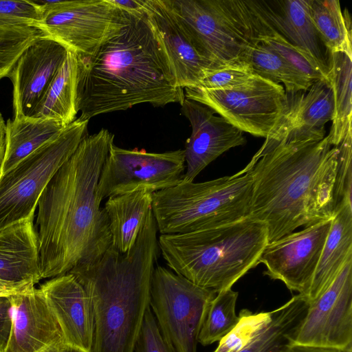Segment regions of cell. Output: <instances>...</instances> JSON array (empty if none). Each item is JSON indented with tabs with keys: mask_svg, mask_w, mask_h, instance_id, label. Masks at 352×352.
<instances>
[{
	"mask_svg": "<svg viewBox=\"0 0 352 352\" xmlns=\"http://www.w3.org/2000/svg\"><path fill=\"white\" fill-rule=\"evenodd\" d=\"M185 98L215 111L243 132L266 138L287 104L280 84L258 76L250 82L223 89H184Z\"/></svg>",
	"mask_w": 352,
	"mask_h": 352,
	"instance_id": "cell-11",
	"label": "cell"
},
{
	"mask_svg": "<svg viewBox=\"0 0 352 352\" xmlns=\"http://www.w3.org/2000/svg\"><path fill=\"white\" fill-rule=\"evenodd\" d=\"M308 308L307 299L298 294L271 311L242 309L236 327L212 352H286L294 342Z\"/></svg>",
	"mask_w": 352,
	"mask_h": 352,
	"instance_id": "cell-13",
	"label": "cell"
},
{
	"mask_svg": "<svg viewBox=\"0 0 352 352\" xmlns=\"http://www.w3.org/2000/svg\"><path fill=\"white\" fill-rule=\"evenodd\" d=\"M66 126L50 119H8L6 123V146L0 175L58 135Z\"/></svg>",
	"mask_w": 352,
	"mask_h": 352,
	"instance_id": "cell-26",
	"label": "cell"
},
{
	"mask_svg": "<svg viewBox=\"0 0 352 352\" xmlns=\"http://www.w3.org/2000/svg\"><path fill=\"white\" fill-rule=\"evenodd\" d=\"M65 350H69L63 342H56L52 344L38 352H63Z\"/></svg>",
	"mask_w": 352,
	"mask_h": 352,
	"instance_id": "cell-43",
	"label": "cell"
},
{
	"mask_svg": "<svg viewBox=\"0 0 352 352\" xmlns=\"http://www.w3.org/2000/svg\"><path fill=\"white\" fill-rule=\"evenodd\" d=\"M39 289L59 325L66 347L73 352H91L93 311L83 286L67 273L52 278Z\"/></svg>",
	"mask_w": 352,
	"mask_h": 352,
	"instance_id": "cell-19",
	"label": "cell"
},
{
	"mask_svg": "<svg viewBox=\"0 0 352 352\" xmlns=\"http://www.w3.org/2000/svg\"><path fill=\"white\" fill-rule=\"evenodd\" d=\"M352 258V205L346 198L336 206L307 299H316L333 281L345 263Z\"/></svg>",
	"mask_w": 352,
	"mask_h": 352,
	"instance_id": "cell-24",
	"label": "cell"
},
{
	"mask_svg": "<svg viewBox=\"0 0 352 352\" xmlns=\"http://www.w3.org/2000/svg\"><path fill=\"white\" fill-rule=\"evenodd\" d=\"M185 169L184 149L149 153L113 143L101 170L97 194L102 201L135 191L154 193L179 184Z\"/></svg>",
	"mask_w": 352,
	"mask_h": 352,
	"instance_id": "cell-12",
	"label": "cell"
},
{
	"mask_svg": "<svg viewBox=\"0 0 352 352\" xmlns=\"http://www.w3.org/2000/svg\"><path fill=\"white\" fill-rule=\"evenodd\" d=\"M181 111L192 127L184 149L186 171L183 182H194L221 154L246 143L244 132L224 118L215 116V111L206 105L185 98L181 104Z\"/></svg>",
	"mask_w": 352,
	"mask_h": 352,
	"instance_id": "cell-16",
	"label": "cell"
},
{
	"mask_svg": "<svg viewBox=\"0 0 352 352\" xmlns=\"http://www.w3.org/2000/svg\"><path fill=\"white\" fill-rule=\"evenodd\" d=\"M332 219L322 220L268 243L259 258V263L267 268L264 274L307 298Z\"/></svg>",
	"mask_w": 352,
	"mask_h": 352,
	"instance_id": "cell-14",
	"label": "cell"
},
{
	"mask_svg": "<svg viewBox=\"0 0 352 352\" xmlns=\"http://www.w3.org/2000/svg\"><path fill=\"white\" fill-rule=\"evenodd\" d=\"M144 10L176 86L196 87L214 67L197 51L164 0H144Z\"/></svg>",
	"mask_w": 352,
	"mask_h": 352,
	"instance_id": "cell-18",
	"label": "cell"
},
{
	"mask_svg": "<svg viewBox=\"0 0 352 352\" xmlns=\"http://www.w3.org/2000/svg\"><path fill=\"white\" fill-rule=\"evenodd\" d=\"M67 52L47 36L39 37L23 52L8 76L13 85L14 118H31Z\"/></svg>",
	"mask_w": 352,
	"mask_h": 352,
	"instance_id": "cell-17",
	"label": "cell"
},
{
	"mask_svg": "<svg viewBox=\"0 0 352 352\" xmlns=\"http://www.w3.org/2000/svg\"><path fill=\"white\" fill-rule=\"evenodd\" d=\"M43 36L34 27L0 28V80L8 76L23 52Z\"/></svg>",
	"mask_w": 352,
	"mask_h": 352,
	"instance_id": "cell-33",
	"label": "cell"
},
{
	"mask_svg": "<svg viewBox=\"0 0 352 352\" xmlns=\"http://www.w3.org/2000/svg\"><path fill=\"white\" fill-rule=\"evenodd\" d=\"M164 1L197 51L214 68L246 61L261 36L273 30L256 1Z\"/></svg>",
	"mask_w": 352,
	"mask_h": 352,
	"instance_id": "cell-7",
	"label": "cell"
},
{
	"mask_svg": "<svg viewBox=\"0 0 352 352\" xmlns=\"http://www.w3.org/2000/svg\"><path fill=\"white\" fill-rule=\"evenodd\" d=\"M114 135H87L41 193L36 224L41 278L98 259L111 246L109 221L97 194Z\"/></svg>",
	"mask_w": 352,
	"mask_h": 352,
	"instance_id": "cell-1",
	"label": "cell"
},
{
	"mask_svg": "<svg viewBox=\"0 0 352 352\" xmlns=\"http://www.w3.org/2000/svg\"><path fill=\"white\" fill-rule=\"evenodd\" d=\"M151 210L136 241L126 253L111 246L93 263L73 268L91 302V352H134L149 306L150 288L160 248Z\"/></svg>",
	"mask_w": 352,
	"mask_h": 352,
	"instance_id": "cell-4",
	"label": "cell"
},
{
	"mask_svg": "<svg viewBox=\"0 0 352 352\" xmlns=\"http://www.w3.org/2000/svg\"><path fill=\"white\" fill-rule=\"evenodd\" d=\"M267 243L265 224L250 217L217 228L158 238L160 251L171 270L217 294L232 288L259 264Z\"/></svg>",
	"mask_w": 352,
	"mask_h": 352,
	"instance_id": "cell-5",
	"label": "cell"
},
{
	"mask_svg": "<svg viewBox=\"0 0 352 352\" xmlns=\"http://www.w3.org/2000/svg\"><path fill=\"white\" fill-rule=\"evenodd\" d=\"M43 16L36 1L0 0V28H37Z\"/></svg>",
	"mask_w": 352,
	"mask_h": 352,
	"instance_id": "cell-35",
	"label": "cell"
},
{
	"mask_svg": "<svg viewBox=\"0 0 352 352\" xmlns=\"http://www.w3.org/2000/svg\"><path fill=\"white\" fill-rule=\"evenodd\" d=\"M328 66L333 97V114L329 136L331 145L336 146L352 131V54L329 52Z\"/></svg>",
	"mask_w": 352,
	"mask_h": 352,
	"instance_id": "cell-28",
	"label": "cell"
},
{
	"mask_svg": "<svg viewBox=\"0 0 352 352\" xmlns=\"http://www.w3.org/2000/svg\"><path fill=\"white\" fill-rule=\"evenodd\" d=\"M6 146V122L0 113V166L2 163Z\"/></svg>",
	"mask_w": 352,
	"mask_h": 352,
	"instance_id": "cell-42",
	"label": "cell"
},
{
	"mask_svg": "<svg viewBox=\"0 0 352 352\" xmlns=\"http://www.w3.org/2000/svg\"><path fill=\"white\" fill-rule=\"evenodd\" d=\"M256 3L261 14L276 32L329 67L328 59L322 53V43L311 17V0L256 1Z\"/></svg>",
	"mask_w": 352,
	"mask_h": 352,
	"instance_id": "cell-23",
	"label": "cell"
},
{
	"mask_svg": "<svg viewBox=\"0 0 352 352\" xmlns=\"http://www.w3.org/2000/svg\"><path fill=\"white\" fill-rule=\"evenodd\" d=\"M216 294L171 270L155 267L149 306L172 352H197L199 333Z\"/></svg>",
	"mask_w": 352,
	"mask_h": 352,
	"instance_id": "cell-9",
	"label": "cell"
},
{
	"mask_svg": "<svg viewBox=\"0 0 352 352\" xmlns=\"http://www.w3.org/2000/svg\"><path fill=\"white\" fill-rule=\"evenodd\" d=\"M239 293L228 289L217 293L210 301L198 336L203 346L219 342L237 325L235 307Z\"/></svg>",
	"mask_w": 352,
	"mask_h": 352,
	"instance_id": "cell-31",
	"label": "cell"
},
{
	"mask_svg": "<svg viewBox=\"0 0 352 352\" xmlns=\"http://www.w3.org/2000/svg\"><path fill=\"white\" fill-rule=\"evenodd\" d=\"M311 17L323 45L329 52L352 54L351 21L338 0H311Z\"/></svg>",
	"mask_w": 352,
	"mask_h": 352,
	"instance_id": "cell-29",
	"label": "cell"
},
{
	"mask_svg": "<svg viewBox=\"0 0 352 352\" xmlns=\"http://www.w3.org/2000/svg\"><path fill=\"white\" fill-rule=\"evenodd\" d=\"M245 60L255 74L282 85L287 94L307 91L314 82L261 42L251 48Z\"/></svg>",
	"mask_w": 352,
	"mask_h": 352,
	"instance_id": "cell-30",
	"label": "cell"
},
{
	"mask_svg": "<svg viewBox=\"0 0 352 352\" xmlns=\"http://www.w3.org/2000/svg\"><path fill=\"white\" fill-rule=\"evenodd\" d=\"M12 323L5 352H38L63 342L59 325L41 289L31 285L10 296Z\"/></svg>",
	"mask_w": 352,
	"mask_h": 352,
	"instance_id": "cell-21",
	"label": "cell"
},
{
	"mask_svg": "<svg viewBox=\"0 0 352 352\" xmlns=\"http://www.w3.org/2000/svg\"><path fill=\"white\" fill-rule=\"evenodd\" d=\"M252 163L231 176L186 182L152 195L151 210L160 234L188 233L232 223L250 214Z\"/></svg>",
	"mask_w": 352,
	"mask_h": 352,
	"instance_id": "cell-6",
	"label": "cell"
},
{
	"mask_svg": "<svg viewBox=\"0 0 352 352\" xmlns=\"http://www.w3.org/2000/svg\"><path fill=\"white\" fill-rule=\"evenodd\" d=\"M80 117L58 135L0 175V230L34 214L51 178L88 134Z\"/></svg>",
	"mask_w": 352,
	"mask_h": 352,
	"instance_id": "cell-8",
	"label": "cell"
},
{
	"mask_svg": "<svg viewBox=\"0 0 352 352\" xmlns=\"http://www.w3.org/2000/svg\"><path fill=\"white\" fill-rule=\"evenodd\" d=\"M294 342L342 351L352 345V258L329 286L309 302Z\"/></svg>",
	"mask_w": 352,
	"mask_h": 352,
	"instance_id": "cell-15",
	"label": "cell"
},
{
	"mask_svg": "<svg viewBox=\"0 0 352 352\" xmlns=\"http://www.w3.org/2000/svg\"><path fill=\"white\" fill-rule=\"evenodd\" d=\"M116 7L130 14H143L144 0H110Z\"/></svg>",
	"mask_w": 352,
	"mask_h": 352,
	"instance_id": "cell-39",
	"label": "cell"
},
{
	"mask_svg": "<svg viewBox=\"0 0 352 352\" xmlns=\"http://www.w3.org/2000/svg\"><path fill=\"white\" fill-rule=\"evenodd\" d=\"M78 56L68 51L60 68L31 118L50 119L68 126L78 113Z\"/></svg>",
	"mask_w": 352,
	"mask_h": 352,
	"instance_id": "cell-27",
	"label": "cell"
},
{
	"mask_svg": "<svg viewBox=\"0 0 352 352\" xmlns=\"http://www.w3.org/2000/svg\"><path fill=\"white\" fill-rule=\"evenodd\" d=\"M260 42L310 80L314 82L329 81V67L319 62L307 52L289 43L274 29L261 36Z\"/></svg>",
	"mask_w": 352,
	"mask_h": 352,
	"instance_id": "cell-32",
	"label": "cell"
},
{
	"mask_svg": "<svg viewBox=\"0 0 352 352\" xmlns=\"http://www.w3.org/2000/svg\"><path fill=\"white\" fill-rule=\"evenodd\" d=\"M284 113L261 146L280 141L320 140L332 120L333 97L329 81L318 80L307 91L287 94Z\"/></svg>",
	"mask_w": 352,
	"mask_h": 352,
	"instance_id": "cell-20",
	"label": "cell"
},
{
	"mask_svg": "<svg viewBox=\"0 0 352 352\" xmlns=\"http://www.w3.org/2000/svg\"><path fill=\"white\" fill-rule=\"evenodd\" d=\"M63 352H73V351H69V350H65V351H63Z\"/></svg>",
	"mask_w": 352,
	"mask_h": 352,
	"instance_id": "cell-44",
	"label": "cell"
},
{
	"mask_svg": "<svg viewBox=\"0 0 352 352\" xmlns=\"http://www.w3.org/2000/svg\"><path fill=\"white\" fill-rule=\"evenodd\" d=\"M152 195L135 191L110 197L103 208L111 235V246L126 254L133 245L151 210Z\"/></svg>",
	"mask_w": 352,
	"mask_h": 352,
	"instance_id": "cell-25",
	"label": "cell"
},
{
	"mask_svg": "<svg viewBox=\"0 0 352 352\" xmlns=\"http://www.w3.org/2000/svg\"><path fill=\"white\" fill-rule=\"evenodd\" d=\"M43 34L78 56L94 54L130 22V13L110 0L36 1Z\"/></svg>",
	"mask_w": 352,
	"mask_h": 352,
	"instance_id": "cell-10",
	"label": "cell"
},
{
	"mask_svg": "<svg viewBox=\"0 0 352 352\" xmlns=\"http://www.w3.org/2000/svg\"><path fill=\"white\" fill-rule=\"evenodd\" d=\"M258 75L247 61H239L210 69L195 87L204 89H223L248 84Z\"/></svg>",
	"mask_w": 352,
	"mask_h": 352,
	"instance_id": "cell-34",
	"label": "cell"
},
{
	"mask_svg": "<svg viewBox=\"0 0 352 352\" xmlns=\"http://www.w3.org/2000/svg\"><path fill=\"white\" fill-rule=\"evenodd\" d=\"M134 352H172L161 334L150 306L146 310Z\"/></svg>",
	"mask_w": 352,
	"mask_h": 352,
	"instance_id": "cell-37",
	"label": "cell"
},
{
	"mask_svg": "<svg viewBox=\"0 0 352 352\" xmlns=\"http://www.w3.org/2000/svg\"><path fill=\"white\" fill-rule=\"evenodd\" d=\"M12 323L10 296H0V352H5Z\"/></svg>",
	"mask_w": 352,
	"mask_h": 352,
	"instance_id": "cell-38",
	"label": "cell"
},
{
	"mask_svg": "<svg viewBox=\"0 0 352 352\" xmlns=\"http://www.w3.org/2000/svg\"><path fill=\"white\" fill-rule=\"evenodd\" d=\"M31 285L34 284L32 283H13L0 280V296L13 295L25 291Z\"/></svg>",
	"mask_w": 352,
	"mask_h": 352,
	"instance_id": "cell-40",
	"label": "cell"
},
{
	"mask_svg": "<svg viewBox=\"0 0 352 352\" xmlns=\"http://www.w3.org/2000/svg\"><path fill=\"white\" fill-rule=\"evenodd\" d=\"M78 60L76 105L82 118L142 103L181 104L185 99L145 12L131 14L129 23L117 36Z\"/></svg>",
	"mask_w": 352,
	"mask_h": 352,
	"instance_id": "cell-3",
	"label": "cell"
},
{
	"mask_svg": "<svg viewBox=\"0 0 352 352\" xmlns=\"http://www.w3.org/2000/svg\"><path fill=\"white\" fill-rule=\"evenodd\" d=\"M351 133L352 131H349L340 143L336 146L339 153L334 190L335 207L342 198L351 199Z\"/></svg>",
	"mask_w": 352,
	"mask_h": 352,
	"instance_id": "cell-36",
	"label": "cell"
},
{
	"mask_svg": "<svg viewBox=\"0 0 352 352\" xmlns=\"http://www.w3.org/2000/svg\"><path fill=\"white\" fill-rule=\"evenodd\" d=\"M286 352H342L339 349L294 342Z\"/></svg>",
	"mask_w": 352,
	"mask_h": 352,
	"instance_id": "cell-41",
	"label": "cell"
},
{
	"mask_svg": "<svg viewBox=\"0 0 352 352\" xmlns=\"http://www.w3.org/2000/svg\"><path fill=\"white\" fill-rule=\"evenodd\" d=\"M338 153L329 135L280 141L255 153L249 217L265 224L268 243L333 217Z\"/></svg>",
	"mask_w": 352,
	"mask_h": 352,
	"instance_id": "cell-2",
	"label": "cell"
},
{
	"mask_svg": "<svg viewBox=\"0 0 352 352\" xmlns=\"http://www.w3.org/2000/svg\"><path fill=\"white\" fill-rule=\"evenodd\" d=\"M34 218L32 214L0 230V280L35 285L42 279Z\"/></svg>",
	"mask_w": 352,
	"mask_h": 352,
	"instance_id": "cell-22",
	"label": "cell"
}]
</instances>
